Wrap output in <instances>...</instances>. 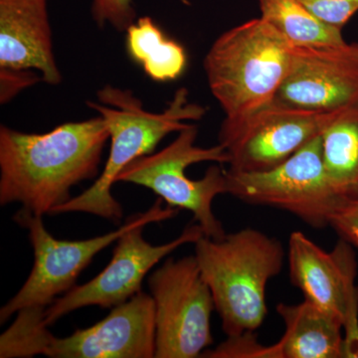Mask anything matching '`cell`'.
I'll return each mask as SVG.
<instances>
[{
	"label": "cell",
	"mask_w": 358,
	"mask_h": 358,
	"mask_svg": "<svg viewBox=\"0 0 358 358\" xmlns=\"http://www.w3.org/2000/svg\"><path fill=\"white\" fill-rule=\"evenodd\" d=\"M110 138L100 115L44 134L0 127V204L21 203L35 215L69 201L73 186L98 176Z\"/></svg>",
	"instance_id": "obj_1"
},
{
	"label": "cell",
	"mask_w": 358,
	"mask_h": 358,
	"mask_svg": "<svg viewBox=\"0 0 358 358\" xmlns=\"http://www.w3.org/2000/svg\"><path fill=\"white\" fill-rule=\"evenodd\" d=\"M98 103H87L105 120L110 134V155L102 173L94 185L60 205L52 214L84 212L121 222L122 207L112 194V187L124 167L154 152L160 141L171 133L189 128L187 121H199L206 109L189 102L188 90L180 88L162 113L145 110L140 99L129 89L106 85L96 93Z\"/></svg>",
	"instance_id": "obj_2"
},
{
	"label": "cell",
	"mask_w": 358,
	"mask_h": 358,
	"mask_svg": "<svg viewBox=\"0 0 358 358\" xmlns=\"http://www.w3.org/2000/svg\"><path fill=\"white\" fill-rule=\"evenodd\" d=\"M200 273L210 289L227 336L255 331L267 315L266 289L281 273L286 254L275 238L253 228L220 240L195 242Z\"/></svg>",
	"instance_id": "obj_3"
},
{
	"label": "cell",
	"mask_w": 358,
	"mask_h": 358,
	"mask_svg": "<svg viewBox=\"0 0 358 358\" xmlns=\"http://www.w3.org/2000/svg\"><path fill=\"white\" fill-rule=\"evenodd\" d=\"M294 46L262 17L219 36L204 58L212 95L226 119L272 103L288 75Z\"/></svg>",
	"instance_id": "obj_4"
},
{
	"label": "cell",
	"mask_w": 358,
	"mask_h": 358,
	"mask_svg": "<svg viewBox=\"0 0 358 358\" xmlns=\"http://www.w3.org/2000/svg\"><path fill=\"white\" fill-rule=\"evenodd\" d=\"M197 134L199 128L192 124L179 131L178 138L164 150L141 157L124 167L117 182L148 188L166 201L167 206L192 212L204 236L220 240L226 233L222 223L214 215L212 204L219 194L228 193L226 171L212 166L197 180L188 178L185 171L192 164L204 162L228 164L229 155L220 143L211 148L195 145Z\"/></svg>",
	"instance_id": "obj_5"
},
{
	"label": "cell",
	"mask_w": 358,
	"mask_h": 358,
	"mask_svg": "<svg viewBox=\"0 0 358 358\" xmlns=\"http://www.w3.org/2000/svg\"><path fill=\"white\" fill-rule=\"evenodd\" d=\"M162 202V199H157L152 208L129 218L119 229L81 241L56 239L45 228L42 216L21 208L13 219L28 231L34 265L22 288L0 310V322H6L13 313L22 310H46L56 301V296L74 288L78 277L96 254L117 242L134 226L160 222L178 215V208H164Z\"/></svg>",
	"instance_id": "obj_6"
},
{
	"label": "cell",
	"mask_w": 358,
	"mask_h": 358,
	"mask_svg": "<svg viewBox=\"0 0 358 358\" xmlns=\"http://www.w3.org/2000/svg\"><path fill=\"white\" fill-rule=\"evenodd\" d=\"M228 194L247 204L289 212L315 229L329 227L343 201L327 178L322 159V134L268 171H226Z\"/></svg>",
	"instance_id": "obj_7"
},
{
	"label": "cell",
	"mask_w": 358,
	"mask_h": 358,
	"mask_svg": "<svg viewBox=\"0 0 358 358\" xmlns=\"http://www.w3.org/2000/svg\"><path fill=\"white\" fill-rule=\"evenodd\" d=\"M155 308V357L195 358L213 343L215 308L194 256L169 258L148 279Z\"/></svg>",
	"instance_id": "obj_8"
},
{
	"label": "cell",
	"mask_w": 358,
	"mask_h": 358,
	"mask_svg": "<svg viewBox=\"0 0 358 358\" xmlns=\"http://www.w3.org/2000/svg\"><path fill=\"white\" fill-rule=\"evenodd\" d=\"M338 110L310 112L272 102L246 117H225L218 140L229 155L228 171L256 173L279 166L322 134Z\"/></svg>",
	"instance_id": "obj_9"
},
{
	"label": "cell",
	"mask_w": 358,
	"mask_h": 358,
	"mask_svg": "<svg viewBox=\"0 0 358 358\" xmlns=\"http://www.w3.org/2000/svg\"><path fill=\"white\" fill-rule=\"evenodd\" d=\"M355 249L339 238L331 251L317 246L301 231L289 236L288 262L292 284L306 300L341 320L345 358H358V287Z\"/></svg>",
	"instance_id": "obj_10"
},
{
	"label": "cell",
	"mask_w": 358,
	"mask_h": 358,
	"mask_svg": "<svg viewBox=\"0 0 358 358\" xmlns=\"http://www.w3.org/2000/svg\"><path fill=\"white\" fill-rule=\"evenodd\" d=\"M145 226L138 224L124 233L117 240L109 265L100 274L82 286H75L49 306L44 313L45 324L51 326L81 308H110L126 303L141 292L145 275L162 259L182 245L194 244L204 236L199 224H194L187 226L173 241L155 246L143 237Z\"/></svg>",
	"instance_id": "obj_11"
},
{
	"label": "cell",
	"mask_w": 358,
	"mask_h": 358,
	"mask_svg": "<svg viewBox=\"0 0 358 358\" xmlns=\"http://www.w3.org/2000/svg\"><path fill=\"white\" fill-rule=\"evenodd\" d=\"M310 112L329 113L358 103V43L294 46L288 75L274 101Z\"/></svg>",
	"instance_id": "obj_12"
},
{
	"label": "cell",
	"mask_w": 358,
	"mask_h": 358,
	"mask_svg": "<svg viewBox=\"0 0 358 358\" xmlns=\"http://www.w3.org/2000/svg\"><path fill=\"white\" fill-rule=\"evenodd\" d=\"M41 348L40 355L53 358L155 357L154 299L140 292L88 329L63 338L49 333Z\"/></svg>",
	"instance_id": "obj_13"
},
{
	"label": "cell",
	"mask_w": 358,
	"mask_h": 358,
	"mask_svg": "<svg viewBox=\"0 0 358 358\" xmlns=\"http://www.w3.org/2000/svg\"><path fill=\"white\" fill-rule=\"evenodd\" d=\"M29 73L51 86L62 83L48 0H0V79Z\"/></svg>",
	"instance_id": "obj_14"
},
{
	"label": "cell",
	"mask_w": 358,
	"mask_h": 358,
	"mask_svg": "<svg viewBox=\"0 0 358 358\" xmlns=\"http://www.w3.org/2000/svg\"><path fill=\"white\" fill-rule=\"evenodd\" d=\"M277 313L285 324L277 343L281 358H345L343 324L331 313L306 299L279 303Z\"/></svg>",
	"instance_id": "obj_15"
},
{
	"label": "cell",
	"mask_w": 358,
	"mask_h": 358,
	"mask_svg": "<svg viewBox=\"0 0 358 358\" xmlns=\"http://www.w3.org/2000/svg\"><path fill=\"white\" fill-rule=\"evenodd\" d=\"M327 178L343 200L358 197V103L343 108L322 134Z\"/></svg>",
	"instance_id": "obj_16"
},
{
	"label": "cell",
	"mask_w": 358,
	"mask_h": 358,
	"mask_svg": "<svg viewBox=\"0 0 358 358\" xmlns=\"http://www.w3.org/2000/svg\"><path fill=\"white\" fill-rule=\"evenodd\" d=\"M126 32L127 53L152 81L166 83L185 73V48L169 39L152 17L138 18Z\"/></svg>",
	"instance_id": "obj_17"
},
{
	"label": "cell",
	"mask_w": 358,
	"mask_h": 358,
	"mask_svg": "<svg viewBox=\"0 0 358 358\" xmlns=\"http://www.w3.org/2000/svg\"><path fill=\"white\" fill-rule=\"evenodd\" d=\"M261 17L296 47H341V30L320 21L300 0H257Z\"/></svg>",
	"instance_id": "obj_18"
},
{
	"label": "cell",
	"mask_w": 358,
	"mask_h": 358,
	"mask_svg": "<svg viewBox=\"0 0 358 358\" xmlns=\"http://www.w3.org/2000/svg\"><path fill=\"white\" fill-rule=\"evenodd\" d=\"M202 357L210 358H281L279 346L263 345L257 341L254 331L228 336L214 350H205Z\"/></svg>",
	"instance_id": "obj_19"
},
{
	"label": "cell",
	"mask_w": 358,
	"mask_h": 358,
	"mask_svg": "<svg viewBox=\"0 0 358 358\" xmlns=\"http://www.w3.org/2000/svg\"><path fill=\"white\" fill-rule=\"evenodd\" d=\"M189 6V0H179ZM91 13L93 20L100 28L110 26L117 31H127L134 23L136 11L134 0H92Z\"/></svg>",
	"instance_id": "obj_20"
},
{
	"label": "cell",
	"mask_w": 358,
	"mask_h": 358,
	"mask_svg": "<svg viewBox=\"0 0 358 358\" xmlns=\"http://www.w3.org/2000/svg\"><path fill=\"white\" fill-rule=\"evenodd\" d=\"M322 22L343 30L358 11V0H300Z\"/></svg>",
	"instance_id": "obj_21"
},
{
	"label": "cell",
	"mask_w": 358,
	"mask_h": 358,
	"mask_svg": "<svg viewBox=\"0 0 358 358\" xmlns=\"http://www.w3.org/2000/svg\"><path fill=\"white\" fill-rule=\"evenodd\" d=\"M329 227L358 251V197L343 200L334 210Z\"/></svg>",
	"instance_id": "obj_22"
}]
</instances>
